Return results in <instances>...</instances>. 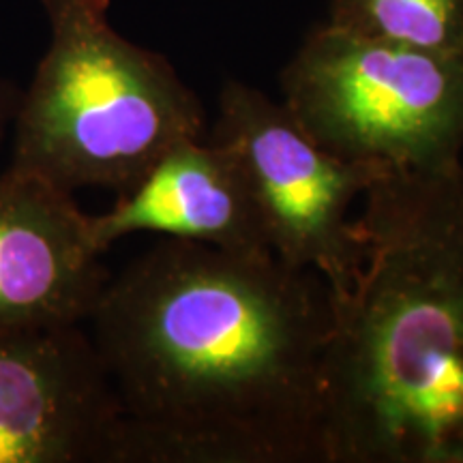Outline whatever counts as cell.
Masks as SVG:
<instances>
[{
  "label": "cell",
  "mask_w": 463,
  "mask_h": 463,
  "mask_svg": "<svg viewBox=\"0 0 463 463\" xmlns=\"http://www.w3.org/2000/svg\"><path fill=\"white\" fill-rule=\"evenodd\" d=\"M211 140L245 165L273 256L314 270L331 292L350 286L363 264L350 208L389 170L328 153L283 103L241 82L223 86Z\"/></svg>",
  "instance_id": "5b68a950"
},
{
  "label": "cell",
  "mask_w": 463,
  "mask_h": 463,
  "mask_svg": "<svg viewBox=\"0 0 463 463\" xmlns=\"http://www.w3.org/2000/svg\"><path fill=\"white\" fill-rule=\"evenodd\" d=\"M108 279L73 194L0 174V324L89 322Z\"/></svg>",
  "instance_id": "52a82bcc"
},
{
  "label": "cell",
  "mask_w": 463,
  "mask_h": 463,
  "mask_svg": "<svg viewBox=\"0 0 463 463\" xmlns=\"http://www.w3.org/2000/svg\"><path fill=\"white\" fill-rule=\"evenodd\" d=\"M331 292L324 463H463V164L389 170Z\"/></svg>",
  "instance_id": "7a4b0ae2"
},
{
  "label": "cell",
  "mask_w": 463,
  "mask_h": 463,
  "mask_svg": "<svg viewBox=\"0 0 463 463\" xmlns=\"http://www.w3.org/2000/svg\"><path fill=\"white\" fill-rule=\"evenodd\" d=\"M136 232L230 253H273L241 157L228 144L202 137L174 144L108 213L90 215L101 253Z\"/></svg>",
  "instance_id": "ba28073f"
},
{
  "label": "cell",
  "mask_w": 463,
  "mask_h": 463,
  "mask_svg": "<svg viewBox=\"0 0 463 463\" xmlns=\"http://www.w3.org/2000/svg\"><path fill=\"white\" fill-rule=\"evenodd\" d=\"M20 92H15L7 82L0 80V144L5 142L9 127H14V118L20 103Z\"/></svg>",
  "instance_id": "30bf717a"
},
{
  "label": "cell",
  "mask_w": 463,
  "mask_h": 463,
  "mask_svg": "<svg viewBox=\"0 0 463 463\" xmlns=\"http://www.w3.org/2000/svg\"><path fill=\"white\" fill-rule=\"evenodd\" d=\"M283 106L314 140L352 164L439 170L461 161L463 54H442L324 26L281 75Z\"/></svg>",
  "instance_id": "277c9868"
},
{
  "label": "cell",
  "mask_w": 463,
  "mask_h": 463,
  "mask_svg": "<svg viewBox=\"0 0 463 463\" xmlns=\"http://www.w3.org/2000/svg\"><path fill=\"white\" fill-rule=\"evenodd\" d=\"M328 24L408 48L463 54V0H333Z\"/></svg>",
  "instance_id": "9c48e42d"
},
{
  "label": "cell",
  "mask_w": 463,
  "mask_h": 463,
  "mask_svg": "<svg viewBox=\"0 0 463 463\" xmlns=\"http://www.w3.org/2000/svg\"><path fill=\"white\" fill-rule=\"evenodd\" d=\"M116 463H324L331 289L273 253L161 239L103 288Z\"/></svg>",
  "instance_id": "6da1fadb"
},
{
  "label": "cell",
  "mask_w": 463,
  "mask_h": 463,
  "mask_svg": "<svg viewBox=\"0 0 463 463\" xmlns=\"http://www.w3.org/2000/svg\"><path fill=\"white\" fill-rule=\"evenodd\" d=\"M50 48L14 118L9 167L73 194H125L167 148L204 137V108L161 54L127 42L109 0H39Z\"/></svg>",
  "instance_id": "3957f363"
},
{
  "label": "cell",
  "mask_w": 463,
  "mask_h": 463,
  "mask_svg": "<svg viewBox=\"0 0 463 463\" xmlns=\"http://www.w3.org/2000/svg\"><path fill=\"white\" fill-rule=\"evenodd\" d=\"M123 408L80 324H0V463H116Z\"/></svg>",
  "instance_id": "8992f818"
}]
</instances>
